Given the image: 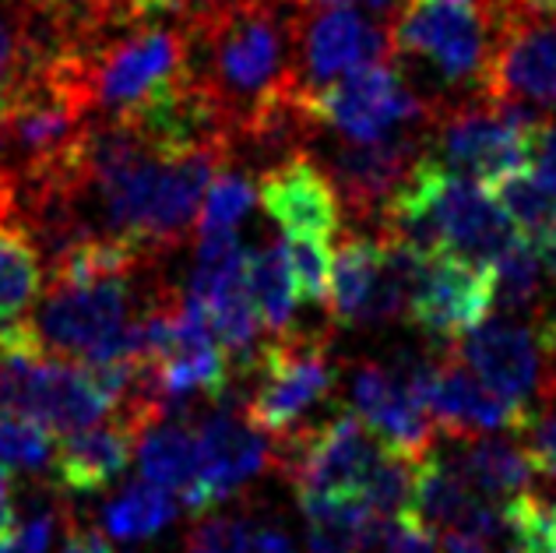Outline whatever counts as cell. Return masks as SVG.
Listing matches in <instances>:
<instances>
[{
	"mask_svg": "<svg viewBox=\"0 0 556 553\" xmlns=\"http://www.w3.org/2000/svg\"><path fill=\"white\" fill-rule=\"evenodd\" d=\"M187 33L204 64L194 75L226 121L229 138H247L289 99H296V22L289 0H212L187 14Z\"/></svg>",
	"mask_w": 556,
	"mask_h": 553,
	"instance_id": "obj_1",
	"label": "cell"
},
{
	"mask_svg": "<svg viewBox=\"0 0 556 553\" xmlns=\"http://www.w3.org/2000/svg\"><path fill=\"white\" fill-rule=\"evenodd\" d=\"M232 144L212 141L190 152H141L127 166L89 184L106 215V232L135 243L144 257L180 247L198 229L204 191L218 169L229 163Z\"/></svg>",
	"mask_w": 556,
	"mask_h": 553,
	"instance_id": "obj_2",
	"label": "cell"
},
{
	"mask_svg": "<svg viewBox=\"0 0 556 553\" xmlns=\"http://www.w3.org/2000/svg\"><path fill=\"white\" fill-rule=\"evenodd\" d=\"M78 53L92 113H106V121H135L194 81V47L187 28L141 25Z\"/></svg>",
	"mask_w": 556,
	"mask_h": 553,
	"instance_id": "obj_3",
	"label": "cell"
},
{
	"mask_svg": "<svg viewBox=\"0 0 556 553\" xmlns=\"http://www.w3.org/2000/svg\"><path fill=\"white\" fill-rule=\"evenodd\" d=\"M543 121L549 116L493 103L482 92L476 99L437 103L427 127V152L458 177L493 187L529 166V144Z\"/></svg>",
	"mask_w": 556,
	"mask_h": 553,
	"instance_id": "obj_4",
	"label": "cell"
},
{
	"mask_svg": "<svg viewBox=\"0 0 556 553\" xmlns=\"http://www.w3.org/2000/svg\"><path fill=\"white\" fill-rule=\"evenodd\" d=\"M455 356L496 395L546 410L556 402V314L539 311L529 322L518 317H493L468 331L462 342L451 345Z\"/></svg>",
	"mask_w": 556,
	"mask_h": 553,
	"instance_id": "obj_5",
	"label": "cell"
},
{
	"mask_svg": "<svg viewBox=\"0 0 556 553\" xmlns=\"http://www.w3.org/2000/svg\"><path fill=\"white\" fill-rule=\"evenodd\" d=\"M257 388L247 399V419L268 438H286L300 430V419L325 402L339 385V367L331 360L328 339L320 331H286L261 349Z\"/></svg>",
	"mask_w": 556,
	"mask_h": 553,
	"instance_id": "obj_6",
	"label": "cell"
},
{
	"mask_svg": "<svg viewBox=\"0 0 556 553\" xmlns=\"http://www.w3.org/2000/svg\"><path fill=\"white\" fill-rule=\"evenodd\" d=\"M380 455L370 427L345 410L275 441V469L296 498H359Z\"/></svg>",
	"mask_w": 556,
	"mask_h": 553,
	"instance_id": "obj_7",
	"label": "cell"
},
{
	"mask_svg": "<svg viewBox=\"0 0 556 553\" xmlns=\"http://www.w3.org/2000/svg\"><path fill=\"white\" fill-rule=\"evenodd\" d=\"M303 103L317 127H328L345 141H380L402 130L430 127L437 110L408 89L394 64L359 67L325 89L303 92Z\"/></svg>",
	"mask_w": 556,
	"mask_h": 553,
	"instance_id": "obj_8",
	"label": "cell"
},
{
	"mask_svg": "<svg viewBox=\"0 0 556 553\" xmlns=\"http://www.w3.org/2000/svg\"><path fill=\"white\" fill-rule=\"evenodd\" d=\"M0 413L33 416L56 433L96 427L113 413L85 363L50 353H8L0 360Z\"/></svg>",
	"mask_w": 556,
	"mask_h": 553,
	"instance_id": "obj_9",
	"label": "cell"
},
{
	"mask_svg": "<svg viewBox=\"0 0 556 553\" xmlns=\"http://www.w3.org/2000/svg\"><path fill=\"white\" fill-rule=\"evenodd\" d=\"M496 18L458 0H408L391 22L394 53L419 56L458 89H482Z\"/></svg>",
	"mask_w": 556,
	"mask_h": 553,
	"instance_id": "obj_10",
	"label": "cell"
},
{
	"mask_svg": "<svg viewBox=\"0 0 556 553\" xmlns=\"http://www.w3.org/2000/svg\"><path fill=\"white\" fill-rule=\"evenodd\" d=\"M405 377L422 410L433 416L437 430L451 441L479 438V433H518L521 438L535 416L532 410L482 385L451 345H433V353L413 363Z\"/></svg>",
	"mask_w": 556,
	"mask_h": 553,
	"instance_id": "obj_11",
	"label": "cell"
},
{
	"mask_svg": "<svg viewBox=\"0 0 556 553\" xmlns=\"http://www.w3.org/2000/svg\"><path fill=\"white\" fill-rule=\"evenodd\" d=\"M135 317L130 275L96 282H47L39 311L28 317L42 353L85 363Z\"/></svg>",
	"mask_w": 556,
	"mask_h": 553,
	"instance_id": "obj_12",
	"label": "cell"
},
{
	"mask_svg": "<svg viewBox=\"0 0 556 553\" xmlns=\"http://www.w3.org/2000/svg\"><path fill=\"white\" fill-rule=\"evenodd\" d=\"M493 103L525 106L556 121V14L504 11L479 89Z\"/></svg>",
	"mask_w": 556,
	"mask_h": 553,
	"instance_id": "obj_13",
	"label": "cell"
},
{
	"mask_svg": "<svg viewBox=\"0 0 556 553\" xmlns=\"http://www.w3.org/2000/svg\"><path fill=\"white\" fill-rule=\"evenodd\" d=\"M391 25L356 8L300 11L296 22V78L303 92L353 75L370 64H391Z\"/></svg>",
	"mask_w": 556,
	"mask_h": 553,
	"instance_id": "obj_14",
	"label": "cell"
},
{
	"mask_svg": "<svg viewBox=\"0 0 556 553\" xmlns=\"http://www.w3.org/2000/svg\"><path fill=\"white\" fill-rule=\"evenodd\" d=\"M493 307L490 268L451 251H437L422 257L405 317L433 339V345H455L486 322Z\"/></svg>",
	"mask_w": 556,
	"mask_h": 553,
	"instance_id": "obj_15",
	"label": "cell"
},
{
	"mask_svg": "<svg viewBox=\"0 0 556 553\" xmlns=\"http://www.w3.org/2000/svg\"><path fill=\"white\" fill-rule=\"evenodd\" d=\"M201 444V473L198 483L184 493L187 512L208 515L212 507L226 504L232 493H240L251 479L275 465V444L265 430H257L247 413L215 405L198 419Z\"/></svg>",
	"mask_w": 556,
	"mask_h": 553,
	"instance_id": "obj_16",
	"label": "cell"
},
{
	"mask_svg": "<svg viewBox=\"0 0 556 553\" xmlns=\"http://www.w3.org/2000/svg\"><path fill=\"white\" fill-rule=\"evenodd\" d=\"M427 155V127L402 130L380 141H345L328 159V177L342 205L356 219H384L391 198L413 177L419 159Z\"/></svg>",
	"mask_w": 556,
	"mask_h": 553,
	"instance_id": "obj_17",
	"label": "cell"
},
{
	"mask_svg": "<svg viewBox=\"0 0 556 553\" xmlns=\"http://www.w3.org/2000/svg\"><path fill=\"white\" fill-rule=\"evenodd\" d=\"M353 405L356 416L370 427L380 448L422 462L433 455L437 444V424L422 410L416 391L408 388V377L380 367L374 360H359L353 370Z\"/></svg>",
	"mask_w": 556,
	"mask_h": 553,
	"instance_id": "obj_18",
	"label": "cell"
},
{
	"mask_svg": "<svg viewBox=\"0 0 556 553\" xmlns=\"http://www.w3.org/2000/svg\"><path fill=\"white\" fill-rule=\"evenodd\" d=\"M257 201L286 237L331 240L342 226V198L311 155L292 152L257 180Z\"/></svg>",
	"mask_w": 556,
	"mask_h": 553,
	"instance_id": "obj_19",
	"label": "cell"
},
{
	"mask_svg": "<svg viewBox=\"0 0 556 553\" xmlns=\"http://www.w3.org/2000/svg\"><path fill=\"white\" fill-rule=\"evenodd\" d=\"M138 438L124 424H96L75 433H64L53 455V479L67 498H96L116 476H121L130 458H135Z\"/></svg>",
	"mask_w": 556,
	"mask_h": 553,
	"instance_id": "obj_20",
	"label": "cell"
},
{
	"mask_svg": "<svg viewBox=\"0 0 556 553\" xmlns=\"http://www.w3.org/2000/svg\"><path fill=\"white\" fill-rule=\"evenodd\" d=\"M455 444L458 451L451 462L458 465V473L482 493V498L507 504L532 490L539 469L529 455V448L493 438V433H479V438H465Z\"/></svg>",
	"mask_w": 556,
	"mask_h": 553,
	"instance_id": "obj_21",
	"label": "cell"
},
{
	"mask_svg": "<svg viewBox=\"0 0 556 553\" xmlns=\"http://www.w3.org/2000/svg\"><path fill=\"white\" fill-rule=\"evenodd\" d=\"M135 458L141 479L169 493H187L201 473L198 427L184 424V419H159V424L138 433Z\"/></svg>",
	"mask_w": 556,
	"mask_h": 553,
	"instance_id": "obj_22",
	"label": "cell"
},
{
	"mask_svg": "<svg viewBox=\"0 0 556 553\" xmlns=\"http://www.w3.org/2000/svg\"><path fill=\"white\" fill-rule=\"evenodd\" d=\"M177 515H180L177 493L155 487L149 479H138V483H127L113 501L102 504L99 526L110 540L135 543V540H152L169 521H177Z\"/></svg>",
	"mask_w": 556,
	"mask_h": 553,
	"instance_id": "obj_23",
	"label": "cell"
},
{
	"mask_svg": "<svg viewBox=\"0 0 556 553\" xmlns=\"http://www.w3.org/2000/svg\"><path fill=\"white\" fill-rule=\"evenodd\" d=\"M42 282V254L22 226H0V328L22 322Z\"/></svg>",
	"mask_w": 556,
	"mask_h": 553,
	"instance_id": "obj_24",
	"label": "cell"
},
{
	"mask_svg": "<svg viewBox=\"0 0 556 553\" xmlns=\"http://www.w3.org/2000/svg\"><path fill=\"white\" fill-rule=\"evenodd\" d=\"M493 275V303L504 314H539L543 307V289H546V268L543 257H539L535 243L529 237H518L490 265Z\"/></svg>",
	"mask_w": 556,
	"mask_h": 553,
	"instance_id": "obj_25",
	"label": "cell"
},
{
	"mask_svg": "<svg viewBox=\"0 0 556 553\" xmlns=\"http://www.w3.org/2000/svg\"><path fill=\"white\" fill-rule=\"evenodd\" d=\"M251 297L268 331L286 335L292 331L296 317V282H292L286 243H268L251 257Z\"/></svg>",
	"mask_w": 556,
	"mask_h": 553,
	"instance_id": "obj_26",
	"label": "cell"
},
{
	"mask_svg": "<svg viewBox=\"0 0 556 553\" xmlns=\"http://www.w3.org/2000/svg\"><path fill=\"white\" fill-rule=\"evenodd\" d=\"M490 191L504 205L521 237L535 240L539 232H546L556 223V187L546 177H539L532 166L510 173L501 184H493Z\"/></svg>",
	"mask_w": 556,
	"mask_h": 553,
	"instance_id": "obj_27",
	"label": "cell"
},
{
	"mask_svg": "<svg viewBox=\"0 0 556 553\" xmlns=\"http://www.w3.org/2000/svg\"><path fill=\"white\" fill-rule=\"evenodd\" d=\"M257 201V184L237 166H223L212 177L208 191L201 201L198 215V237H212V232H237V226L251 215Z\"/></svg>",
	"mask_w": 556,
	"mask_h": 553,
	"instance_id": "obj_28",
	"label": "cell"
},
{
	"mask_svg": "<svg viewBox=\"0 0 556 553\" xmlns=\"http://www.w3.org/2000/svg\"><path fill=\"white\" fill-rule=\"evenodd\" d=\"M53 455L56 441L47 424H39L33 416L0 413V465L8 473L42 476L53 469Z\"/></svg>",
	"mask_w": 556,
	"mask_h": 553,
	"instance_id": "obj_29",
	"label": "cell"
},
{
	"mask_svg": "<svg viewBox=\"0 0 556 553\" xmlns=\"http://www.w3.org/2000/svg\"><path fill=\"white\" fill-rule=\"evenodd\" d=\"M286 254L296 282V297L303 303H328L331 297V247L320 237H286Z\"/></svg>",
	"mask_w": 556,
	"mask_h": 553,
	"instance_id": "obj_30",
	"label": "cell"
},
{
	"mask_svg": "<svg viewBox=\"0 0 556 553\" xmlns=\"http://www.w3.org/2000/svg\"><path fill=\"white\" fill-rule=\"evenodd\" d=\"M254 526L247 515H208L184 536L180 553H251Z\"/></svg>",
	"mask_w": 556,
	"mask_h": 553,
	"instance_id": "obj_31",
	"label": "cell"
},
{
	"mask_svg": "<svg viewBox=\"0 0 556 553\" xmlns=\"http://www.w3.org/2000/svg\"><path fill=\"white\" fill-rule=\"evenodd\" d=\"M64 521H67V512L61 501L36 507L33 515L18 521V529L0 540V553H50L53 532L56 526H64Z\"/></svg>",
	"mask_w": 556,
	"mask_h": 553,
	"instance_id": "obj_32",
	"label": "cell"
},
{
	"mask_svg": "<svg viewBox=\"0 0 556 553\" xmlns=\"http://www.w3.org/2000/svg\"><path fill=\"white\" fill-rule=\"evenodd\" d=\"M525 448H529L535 469L556 479V402L532 416L529 430H525Z\"/></svg>",
	"mask_w": 556,
	"mask_h": 553,
	"instance_id": "obj_33",
	"label": "cell"
},
{
	"mask_svg": "<svg viewBox=\"0 0 556 553\" xmlns=\"http://www.w3.org/2000/svg\"><path fill=\"white\" fill-rule=\"evenodd\" d=\"M377 553H441V550H437V532H430L413 515H399L391 518L384 543H380Z\"/></svg>",
	"mask_w": 556,
	"mask_h": 553,
	"instance_id": "obj_34",
	"label": "cell"
},
{
	"mask_svg": "<svg viewBox=\"0 0 556 553\" xmlns=\"http://www.w3.org/2000/svg\"><path fill=\"white\" fill-rule=\"evenodd\" d=\"M64 532H67V536H64L61 553H113L106 532L81 526V521H75L71 515H67V529H64Z\"/></svg>",
	"mask_w": 556,
	"mask_h": 553,
	"instance_id": "obj_35",
	"label": "cell"
},
{
	"mask_svg": "<svg viewBox=\"0 0 556 553\" xmlns=\"http://www.w3.org/2000/svg\"><path fill=\"white\" fill-rule=\"evenodd\" d=\"M251 553H300L296 550V543L289 540V532L278 526V521H265L257 532H254V546H251Z\"/></svg>",
	"mask_w": 556,
	"mask_h": 553,
	"instance_id": "obj_36",
	"label": "cell"
},
{
	"mask_svg": "<svg viewBox=\"0 0 556 553\" xmlns=\"http://www.w3.org/2000/svg\"><path fill=\"white\" fill-rule=\"evenodd\" d=\"M18 529V512H14V483L11 473L0 465V540Z\"/></svg>",
	"mask_w": 556,
	"mask_h": 553,
	"instance_id": "obj_37",
	"label": "cell"
},
{
	"mask_svg": "<svg viewBox=\"0 0 556 553\" xmlns=\"http://www.w3.org/2000/svg\"><path fill=\"white\" fill-rule=\"evenodd\" d=\"M532 243H535L539 257H543V268L553 275V282H556V223H553L546 232H539V237H535Z\"/></svg>",
	"mask_w": 556,
	"mask_h": 553,
	"instance_id": "obj_38",
	"label": "cell"
},
{
	"mask_svg": "<svg viewBox=\"0 0 556 553\" xmlns=\"http://www.w3.org/2000/svg\"><path fill=\"white\" fill-rule=\"evenodd\" d=\"M507 8L521 14H556V0H507Z\"/></svg>",
	"mask_w": 556,
	"mask_h": 553,
	"instance_id": "obj_39",
	"label": "cell"
},
{
	"mask_svg": "<svg viewBox=\"0 0 556 553\" xmlns=\"http://www.w3.org/2000/svg\"><path fill=\"white\" fill-rule=\"evenodd\" d=\"M458 4H472V8H482L486 14H493V18H501V14L507 11V0H458Z\"/></svg>",
	"mask_w": 556,
	"mask_h": 553,
	"instance_id": "obj_40",
	"label": "cell"
},
{
	"mask_svg": "<svg viewBox=\"0 0 556 553\" xmlns=\"http://www.w3.org/2000/svg\"><path fill=\"white\" fill-rule=\"evenodd\" d=\"M549 521H553V536H556V501H549Z\"/></svg>",
	"mask_w": 556,
	"mask_h": 553,
	"instance_id": "obj_41",
	"label": "cell"
}]
</instances>
